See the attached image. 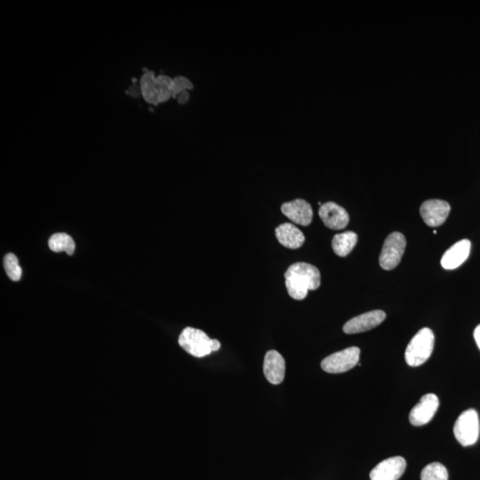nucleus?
<instances>
[{
	"instance_id": "obj_6",
	"label": "nucleus",
	"mask_w": 480,
	"mask_h": 480,
	"mask_svg": "<svg viewBox=\"0 0 480 480\" xmlns=\"http://www.w3.org/2000/svg\"><path fill=\"white\" fill-rule=\"evenodd\" d=\"M359 356L361 349L358 347H349L323 359L321 368L329 374L345 373L358 364Z\"/></svg>"
},
{
	"instance_id": "obj_19",
	"label": "nucleus",
	"mask_w": 480,
	"mask_h": 480,
	"mask_svg": "<svg viewBox=\"0 0 480 480\" xmlns=\"http://www.w3.org/2000/svg\"><path fill=\"white\" fill-rule=\"evenodd\" d=\"M421 480H448L447 468L439 463H432L423 468Z\"/></svg>"
},
{
	"instance_id": "obj_13",
	"label": "nucleus",
	"mask_w": 480,
	"mask_h": 480,
	"mask_svg": "<svg viewBox=\"0 0 480 480\" xmlns=\"http://www.w3.org/2000/svg\"><path fill=\"white\" fill-rule=\"evenodd\" d=\"M286 363L285 359L277 351L266 353L263 362V374L268 382L274 385L280 384L284 381Z\"/></svg>"
},
{
	"instance_id": "obj_17",
	"label": "nucleus",
	"mask_w": 480,
	"mask_h": 480,
	"mask_svg": "<svg viewBox=\"0 0 480 480\" xmlns=\"http://www.w3.org/2000/svg\"><path fill=\"white\" fill-rule=\"evenodd\" d=\"M358 242V235L353 231H346L336 234L332 240L334 252L337 256L345 257L352 252Z\"/></svg>"
},
{
	"instance_id": "obj_16",
	"label": "nucleus",
	"mask_w": 480,
	"mask_h": 480,
	"mask_svg": "<svg viewBox=\"0 0 480 480\" xmlns=\"http://www.w3.org/2000/svg\"><path fill=\"white\" fill-rule=\"evenodd\" d=\"M141 95L148 104L159 105L160 103L161 88L157 76L151 70H146L140 79Z\"/></svg>"
},
{
	"instance_id": "obj_25",
	"label": "nucleus",
	"mask_w": 480,
	"mask_h": 480,
	"mask_svg": "<svg viewBox=\"0 0 480 480\" xmlns=\"http://www.w3.org/2000/svg\"><path fill=\"white\" fill-rule=\"evenodd\" d=\"M220 347H221V343H220L218 340L213 339L212 340V351L213 352H218V349H220Z\"/></svg>"
},
{
	"instance_id": "obj_3",
	"label": "nucleus",
	"mask_w": 480,
	"mask_h": 480,
	"mask_svg": "<svg viewBox=\"0 0 480 480\" xmlns=\"http://www.w3.org/2000/svg\"><path fill=\"white\" fill-rule=\"evenodd\" d=\"M480 432L479 414L475 410H468L460 414L454 426V434L463 447H470L478 441Z\"/></svg>"
},
{
	"instance_id": "obj_10",
	"label": "nucleus",
	"mask_w": 480,
	"mask_h": 480,
	"mask_svg": "<svg viewBox=\"0 0 480 480\" xmlns=\"http://www.w3.org/2000/svg\"><path fill=\"white\" fill-rule=\"evenodd\" d=\"M318 215L324 224L332 230H343L348 225L349 221V213L346 210L334 202L322 204L318 210Z\"/></svg>"
},
{
	"instance_id": "obj_7",
	"label": "nucleus",
	"mask_w": 480,
	"mask_h": 480,
	"mask_svg": "<svg viewBox=\"0 0 480 480\" xmlns=\"http://www.w3.org/2000/svg\"><path fill=\"white\" fill-rule=\"evenodd\" d=\"M439 407V398L433 393L424 395L410 414V422L414 426H423L434 417Z\"/></svg>"
},
{
	"instance_id": "obj_18",
	"label": "nucleus",
	"mask_w": 480,
	"mask_h": 480,
	"mask_svg": "<svg viewBox=\"0 0 480 480\" xmlns=\"http://www.w3.org/2000/svg\"><path fill=\"white\" fill-rule=\"evenodd\" d=\"M48 247L52 252H66L69 256L73 255L76 247L73 238L66 233H57L52 235V236L49 238Z\"/></svg>"
},
{
	"instance_id": "obj_9",
	"label": "nucleus",
	"mask_w": 480,
	"mask_h": 480,
	"mask_svg": "<svg viewBox=\"0 0 480 480\" xmlns=\"http://www.w3.org/2000/svg\"><path fill=\"white\" fill-rule=\"evenodd\" d=\"M407 463L403 457H394L381 461L372 470L371 480H398L403 475Z\"/></svg>"
},
{
	"instance_id": "obj_12",
	"label": "nucleus",
	"mask_w": 480,
	"mask_h": 480,
	"mask_svg": "<svg viewBox=\"0 0 480 480\" xmlns=\"http://www.w3.org/2000/svg\"><path fill=\"white\" fill-rule=\"evenodd\" d=\"M281 212L296 224L308 226L312 222L314 211L307 201L297 199L281 206Z\"/></svg>"
},
{
	"instance_id": "obj_21",
	"label": "nucleus",
	"mask_w": 480,
	"mask_h": 480,
	"mask_svg": "<svg viewBox=\"0 0 480 480\" xmlns=\"http://www.w3.org/2000/svg\"><path fill=\"white\" fill-rule=\"evenodd\" d=\"M194 88L193 84L188 77L177 76L173 79V98H175L182 91H190Z\"/></svg>"
},
{
	"instance_id": "obj_23",
	"label": "nucleus",
	"mask_w": 480,
	"mask_h": 480,
	"mask_svg": "<svg viewBox=\"0 0 480 480\" xmlns=\"http://www.w3.org/2000/svg\"><path fill=\"white\" fill-rule=\"evenodd\" d=\"M474 339H475L477 345L480 349V325L474 330Z\"/></svg>"
},
{
	"instance_id": "obj_1",
	"label": "nucleus",
	"mask_w": 480,
	"mask_h": 480,
	"mask_svg": "<svg viewBox=\"0 0 480 480\" xmlns=\"http://www.w3.org/2000/svg\"><path fill=\"white\" fill-rule=\"evenodd\" d=\"M288 295L295 300L306 298L309 290L320 287V272L317 267L306 262H296L285 273Z\"/></svg>"
},
{
	"instance_id": "obj_2",
	"label": "nucleus",
	"mask_w": 480,
	"mask_h": 480,
	"mask_svg": "<svg viewBox=\"0 0 480 480\" xmlns=\"http://www.w3.org/2000/svg\"><path fill=\"white\" fill-rule=\"evenodd\" d=\"M434 334L430 328H423L412 338L405 352L407 364L416 367L425 363L434 349Z\"/></svg>"
},
{
	"instance_id": "obj_5",
	"label": "nucleus",
	"mask_w": 480,
	"mask_h": 480,
	"mask_svg": "<svg viewBox=\"0 0 480 480\" xmlns=\"http://www.w3.org/2000/svg\"><path fill=\"white\" fill-rule=\"evenodd\" d=\"M407 241L401 232H393L385 240L379 257L381 267L386 271L395 269L404 255Z\"/></svg>"
},
{
	"instance_id": "obj_24",
	"label": "nucleus",
	"mask_w": 480,
	"mask_h": 480,
	"mask_svg": "<svg viewBox=\"0 0 480 480\" xmlns=\"http://www.w3.org/2000/svg\"><path fill=\"white\" fill-rule=\"evenodd\" d=\"M129 91L133 97H138V95L141 94V89L136 86L130 88Z\"/></svg>"
},
{
	"instance_id": "obj_15",
	"label": "nucleus",
	"mask_w": 480,
	"mask_h": 480,
	"mask_svg": "<svg viewBox=\"0 0 480 480\" xmlns=\"http://www.w3.org/2000/svg\"><path fill=\"white\" fill-rule=\"evenodd\" d=\"M275 233L278 242L287 249H299L305 241L303 232L292 224H283L278 226L276 229Z\"/></svg>"
},
{
	"instance_id": "obj_11",
	"label": "nucleus",
	"mask_w": 480,
	"mask_h": 480,
	"mask_svg": "<svg viewBox=\"0 0 480 480\" xmlns=\"http://www.w3.org/2000/svg\"><path fill=\"white\" fill-rule=\"evenodd\" d=\"M386 314L383 311H372L357 316L347 322L343 326V332L348 334L363 333L379 326L385 320Z\"/></svg>"
},
{
	"instance_id": "obj_8",
	"label": "nucleus",
	"mask_w": 480,
	"mask_h": 480,
	"mask_svg": "<svg viewBox=\"0 0 480 480\" xmlns=\"http://www.w3.org/2000/svg\"><path fill=\"white\" fill-rule=\"evenodd\" d=\"M451 207L447 201L430 200L421 206L420 213L424 222L430 227H439L448 219Z\"/></svg>"
},
{
	"instance_id": "obj_22",
	"label": "nucleus",
	"mask_w": 480,
	"mask_h": 480,
	"mask_svg": "<svg viewBox=\"0 0 480 480\" xmlns=\"http://www.w3.org/2000/svg\"><path fill=\"white\" fill-rule=\"evenodd\" d=\"M190 93H189L187 90L180 93V94L175 97L176 100H177V103L182 105L187 104L188 102L190 101Z\"/></svg>"
},
{
	"instance_id": "obj_20",
	"label": "nucleus",
	"mask_w": 480,
	"mask_h": 480,
	"mask_svg": "<svg viewBox=\"0 0 480 480\" xmlns=\"http://www.w3.org/2000/svg\"><path fill=\"white\" fill-rule=\"evenodd\" d=\"M4 267L11 280L19 281L21 280L23 271H21V268L20 267L19 261H18L17 257L14 253H9L5 256Z\"/></svg>"
},
{
	"instance_id": "obj_4",
	"label": "nucleus",
	"mask_w": 480,
	"mask_h": 480,
	"mask_svg": "<svg viewBox=\"0 0 480 480\" xmlns=\"http://www.w3.org/2000/svg\"><path fill=\"white\" fill-rule=\"evenodd\" d=\"M212 340L202 330L186 327L180 334V346L189 354L196 358H203L211 354Z\"/></svg>"
},
{
	"instance_id": "obj_14",
	"label": "nucleus",
	"mask_w": 480,
	"mask_h": 480,
	"mask_svg": "<svg viewBox=\"0 0 480 480\" xmlns=\"http://www.w3.org/2000/svg\"><path fill=\"white\" fill-rule=\"evenodd\" d=\"M470 247L472 244L468 240H463L453 244L442 257V267L445 269H454L459 267L469 257Z\"/></svg>"
}]
</instances>
